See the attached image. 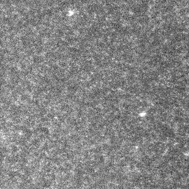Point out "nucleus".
I'll return each mask as SVG.
<instances>
[{"label": "nucleus", "instance_id": "1", "mask_svg": "<svg viewBox=\"0 0 189 189\" xmlns=\"http://www.w3.org/2000/svg\"><path fill=\"white\" fill-rule=\"evenodd\" d=\"M3 2V0H0V4H2Z\"/></svg>", "mask_w": 189, "mask_h": 189}]
</instances>
